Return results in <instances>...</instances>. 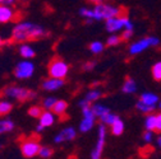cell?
Wrapping results in <instances>:
<instances>
[{
  "instance_id": "cell-1",
  "label": "cell",
  "mask_w": 161,
  "mask_h": 159,
  "mask_svg": "<svg viewBox=\"0 0 161 159\" xmlns=\"http://www.w3.org/2000/svg\"><path fill=\"white\" fill-rule=\"evenodd\" d=\"M47 34V32L37 24L30 22H22L17 24L12 32V41L15 44H22L31 39H38Z\"/></svg>"
},
{
  "instance_id": "cell-2",
  "label": "cell",
  "mask_w": 161,
  "mask_h": 159,
  "mask_svg": "<svg viewBox=\"0 0 161 159\" xmlns=\"http://www.w3.org/2000/svg\"><path fill=\"white\" fill-rule=\"evenodd\" d=\"M3 94L8 98L15 99V101H19V102L31 101V99H35L37 95L36 92H32V90L22 88V87H15V85H9V87L4 88Z\"/></svg>"
},
{
  "instance_id": "cell-3",
  "label": "cell",
  "mask_w": 161,
  "mask_h": 159,
  "mask_svg": "<svg viewBox=\"0 0 161 159\" xmlns=\"http://www.w3.org/2000/svg\"><path fill=\"white\" fill-rule=\"evenodd\" d=\"M93 13H95V21H108V19L114 17L124 15L122 8L113 7L110 4H103V3L95 5Z\"/></svg>"
},
{
  "instance_id": "cell-4",
  "label": "cell",
  "mask_w": 161,
  "mask_h": 159,
  "mask_svg": "<svg viewBox=\"0 0 161 159\" xmlns=\"http://www.w3.org/2000/svg\"><path fill=\"white\" fill-rule=\"evenodd\" d=\"M47 71H49V75L53 76V78L64 79L69 73V65L64 60H62V59L54 57L53 60L49 63Z\"/></svg>"
},
{
  "instance_id": "cell-5",
  "label": "cell",
  "mask_w": 161,
  "mask_h": 159,
  "mask_svg": "<svg viewBox=\"0 0 161 159\" xmlns=\"http://www.w3.org/2000/svg\"><path fill=\"white\" fill-rule=\"evenodd\" d=\"M122 29H133V24L129 21V18L125 15L114 17L106 21V31L110 33H115Z\"/></svg>"
},
{
  "instance_id": "cell-6",
  "label": "cell",
  "mask_w": 161,
  "mask_h": 159,
  "mask_svg": "<svg viewBox=\"0 0 161 159\" xmlns=\"http://www.w3.org/2000/svg\"><path fill=\"white\" fill-rule=\"evenodd\" d=\"M40 149H41V144L36 136H30L21 143V153L25 158H33L38 155Z\"/></svg>"
},
{
  "instance_id": "cell-7",
  "label": "cell",
  "mask_w": 161,
  "mask_h": 159,
  "mask_svg": "<svg viewBox=\"0 0 161 159\" xmlns=\"http://www.w3.org/2000/svg\"><path fill=\"white\" fill-rule=\"evenodd\" d=\"M105 141H106V125L100 124L97 129V141H96V146L91 153V159H101Z\"/></svg>"
},
{
  "instance_id": "cell-8",
  "label": "cell",
  "mask_w": 161,
  "mask_h": 159,
  "mask_svg": "<svg viewBox=\"0 0 161 159\" xmlns=\"http://www.w3.org/2000/svg\"><path fill=\"white\" fill-rule=\"evenodd\" d=\"M158 39L155 38V37H146V38H142L139 39V41L132 44L129 46V54L130 55H138L139 52H142L152 46H157L158 45Z\"/></svg>"
},
{
  "instance_id": "cell-9",
  "label": "cell",
  "mask_w": 161,
  "mask_h": 159,
  "mask_svg": "<svg viewBox=\"0 0 161 159\" xmlns=\"http://www.w3.org/2000/svg\"><path fill=\"white\" fill-rule=\"evenodd\" d=\"M33 73H35V64L28 60L18 63L14 69V76L17 79H30L33 75Z\"/></svg>"
},
{
  "instance_id": "cell-10",
  "label": "cell",
  "mask_w": 161,
  "mask_h": 159,
  "mask_svg": "<svg viewBox=\"0 0 161 159\" xmlns=\"http://www.w3.org/2000/svg\"><path fill=\"white\" fill-rule=\"evenodd\" d=\"M82 113H83V118H82V121H80V124H79V130L82 132H87L95 126L96 116L93 113L92 106L83 107L82 108Z\"/></svg>"
},
{
  "instance_id": "cell-11",
  "label": "cell",
  "mask_w": 161,
  "mask_h": 159,
  "mask_svg": "<svg viewBox=\"0 0 161 159\" xmlns=\"http://www.w3.org/2000/svg\"><path fill=\"white\" fill-rule=\"evenodd\" d=\"M64 84H65L64 79H59V78H53V76H50V78L45 79V80L42 82L41 87H42V89L46 90V92H55V90L60 89L62 87H64Z\"/></svg>"
},
{
  "instance_id": "cell-12",
  "label": "cell",
  "mask_w": 161,
  "mask_h": 159,
  "mask_svg": "<svg viewBox=\"0 0 161 159\" xmlns=\"http://www.w3.org/2000/svg\"><path fill=\"white\" fill-rule=\"evenodd\" d=\"M75 135H77V131L74 127H65L54 137V143L60 144V143H64V141H70L75 137Z\"/></svg>"
},
{
  "instance_id": "cell-13",
  "label": "cell",
  "mask_w": 161,
  "mask_h": 159,
  "mask_svg": "<svg viewBox=\"0 0 161 159\" xmlns=\"http://www.w3.org/2000/svg\"><path fill=\"white\" fill-rule=\"evenodd\" d=\"M15 10L10 5H0V23H9L15 19Z\"/></svg>"
},
{
  "instance_id": "cell-14",
  "label": "cell",
  "mask_w": 161,
  "mask_h": 159,
  "mask_svg": "<svg viewBox=\"0 0 161 159\" xmlns=\"http://www.w3.org/2000/svg\"><path fill=\"white\" fill-rule=\"evenodd\" d=\"M54 122H55V113L53 111H50V110H45L42 112V115L40 116V118H38V124H41L45 129L51 126Z\"/></svg>"
},
{
  "instance_id": "cell-15",
  "label": "cell",
  "mask_w": 161,
  "mask_h": 159,
  "mask_svg": "<svg viewBox=\"0 0 161 159\" xmlns=\"http://www.w3.org/2000/svg\"><path fill=\"white\" fill-rule=\"evenodd\" d=\"M67 110H68V103H67L65 101H63V99H58L51 111H53L56 116H63V115H65Z\"/></svg>"
},
{
  "instance_id": "cell-16",
  "label": "cell",
  "mask_w": 161,
  "mask_h": 159,
  "mask_svg": "<svg viewBox=\"0 0 161 159\" xmlns=\"http://www.w3.org/2000/svg\"><path fill=\"white\" fill-rule=\"evenodd\" d=\"M139 101H142L143 103L146 105H150V106H155L158 103V97L153 93H142L139 97Z\"/></svg>"
},
{
  "instance_id": "cell-17",
  "label": "cell",
  "mask_w": 161,
  "mask_h": 159,
  "mask_svg": "<svg viewBox=\"0 0 161 159\" xmlns=\"http://www.w3.org/2000/svg\"><path fill=\"white\" fill-rule=\"evenodd\" d=\"M101 95H103V92L100 90V89H91L87 94H86V97H85V101L88 103V105H93L98 98H101Z\"/></svg>"
},
{
  "instance_id": "cell-18",
  "label": "cell",
  "mask_w": 161,
  "mask_h": 159,
  "mask_svg": "<svg viewBox=\"0 0 161 159\" xmlns=\"http://www.w3.org/2000/svg\"><path fill=\"white\" fill-rule=\"evenodd\" d=\"M156 126H157V116H155L153 113L147 115L146 121H145V127L148 131H156Z\"/></svg>"
},
{
  "instance_id": "cell-19",
  "label": "cell",
  "mask_w": 161,
  "mask_h": 159,
  "mask_svg": "<svg viewBox=\"0 0 161 159\" xmlns=\"http://www.w3.org/2000/svg\"><path fill=\"white\" fill-rule=\"evenodd\" d=\"M19 54H21V56L23 59H26V60H28V59H32L36 56V52L35 50L28 46V45H21V47H19Z\"/></svg>"
},
{
  "instance_id": "cell-20",
  "label": "cell",
  "mask_w": 161,
  "mask_h": 159,
  "mask_svg": "<svg viewBox=\"0 0 161 159\" xmlns=\"http://www.w3.org/2000/svg\"><path fill=\"white\" fill-rule=\"evenodd\" d=\"M110 131H111L113 135L120 136V135L123 134V131H124V122L120 120V118H118V120L110 126Z\"/></svg>"
},
{
  "instance_id": "cell-21",
  "label": "cell",
  "mask_w": 161,
  "mask_h": 159,
  "mask_svg": "<svg viewBox=\"0 0 161 159\" xmlns=\"http://www.w3.org/2000/svg\"><path fill=\"white\" fill-rule=\"evenodd\" d=\"M137 90V84H136V82L133 80L132 78H127L125 80H124V84H123V92L124 93H127V94H132V93H134Z\"/></svg>"
},
{
  "instance_id": "cell-22",
  "label": "cell",
  "mask_w": 161,
  "mask_h": 159,
  "mask_svg": "<svg viewBox=\"0 0 161 159\" xmlns=\"http://www.w3.org/2000/svg\"><path fill=\"white\" fill-rule=\"evenodd\" d=\"M13 129H14V122L12 120H9V118H3V120H0V135L9 132Z\"/></svg>"
},
{
  "instance_id": "cell-23",
  "label": "cell",
  "mask_w": 161,
  "mask_h": 159,
  "mask_svg": "<svg viewBox=\"0 0 161 159\" xmlns=\"http://www.w3.org/2000/svg\"><path fill=\"white\" fill-rule=\"evenodd\" d=\"M92 110H93L95 116L98 117V118H100V117H103V116H105L106 113L110 112V110H109L106 106L100 105V103H93V105H92Z\"/></svg>"
},
{
  "instance_id": "cell-24",
  "label": "cell",
  "mask_w": 161,
  "mask_h": 159,
  "mask_svg": "<svg viewBox=\"0 0 161 159\" xmlns=\"http://www.w3.org/2000/svg\"><path fill=\"white\" fill-rule=\"evenodd\" d=\"M118 118H119V116H116V115L113 113V112H109V113H106L105 116L100 117V122L104 124V125H106V126H111V125L118 120Z\"/></svg>"
},
{
  "instance_id": "cell-25",
  "label": "cell",
  "mask_w": 161,
  "mask_h": 159,
  "mask_svg": "<svg viewBox=\"0 0 161 159\" xmlns=\"http://www.w3.org/2000/svg\"><path fill=\"white\" fill-rule=\"evenodd\" d=\"M136 108H137L139 112L145 113V115H150V113H152V112H153L155 106L146 105V103H143L142 101H139V99H138V102H137V105H136Z\"/></svg>"
},
{
  "instance_id": "cell-26",
  "label": "cell",
  "mask_w": 161,
  "mask_h": 159,
  "mask_svg": "<svg viewBox=\"0 0 161 159\" xmlns=\"http://www.w3.org/2000/svg\"><path fill=\"white\" fill-rule=\"evenodd\" d=\"M13 110V105L7 101V99H2L0 101V116H5Z\"/></svg>"
},
{
  "instance_id": "cell-27",
  "label": "cell",
  "mask_w": 161,
  "mask_h": 159,
  "mask_svg": "<svg viewBox=\"0 0 161 159\" xmlns=\"http://www.w3.org/2000/svg\"><path fill=\"white\" fill-rule=\"evenodd\" d=\"M152 76L156 82H161V61L156 63L153 66H152Z\"/></svg>"
},
{
  "instance_id": "cell-28",
  "label": "cell",
  "mask_w": 161,
  "mask_h": 159,
  "mask_svg": "<svg viewBox=\"0 0 161 159\" xmlns=\"http://www.w3.org/2000/svg\"><path fill=\"white\" fill-rule=\"evenodd\" d=\"M56 101H58V99H56L55 97H46L44 101H42V108L51 111L53 107H54V105L56 103Z\"/></svg>"
},
{
  "instance_id": "cell-29",
  "label": "cell",
  "mask_w": 161,
  "mask_h": 159,
  "mask_svg": "<svg viewBox=\"0 0 161 159\" xmlns=\"http://www.w3.org/2000/svg\"><path fill=\"white\" fill-rule=\"evenodd\" d=\"M123 41V38H122V36H118V34H111L108 39H106V45L108 46H118L120 42Z\"/></svg>"
},
{
  "instance_id": "cell-30",
  "label": "cell",
  "mask_w": 161,
  "mask_h": 159,
  "mask_svg": "<svg viewBox=\"0 0 161 159\" xmlns=\"http://www.w3.org/2000/svg\"><path fill=\"white\" fill-rule=\"evenodd\" d=\"M90 50L92 54H101L104 51V44L100 41H95V42L90 44Z\"/></svg>"
},
{
  "instance_id": "cell-31",
  "label": "cell",
  "mask_w": 161,
  "mask_h": 159,
  "mask_svg": "<svg viewBox=\"0 0 161 159\" xmlns=\"http://www.w3.org/2000/svg\"><path fill=\"white\" fill-rule=\"evenodd\" d=\"M42 107H40V106H31L28 108V115L31 117H35V118H40V116L42 115Z\"/></svg>"
},
{
  "instance_id": "cell-32",
  "label": "cell",
  "mask_w": 161,
  "mask_h": 159,
  "mask_svg": "<svg viewBox=\"0 0 161 159\" xmlns=\"http://www.w3.org/2000/svg\"><path fill=\"white\" fill-rule=\"evenodd\" d=\"M53 154H54V149L50 148V146H41V149H40V153H38L40 156L45 158V159L50 158Z\"/></svg>"
},
{
  "instance_id": "cell-33",
  "label": "cell",
  "mask_w": 161,
  "mask_h": 159,
  "mask_svg": "<svg viewBox=\"0 0 161 159\" xmlns=\"http://www.w3.org/2000/svg\"><path fill=\"white\" fill-rule=\"evenodd\" d=\"M79 14L82 15L83 18L86 19H95V13H93V9H88V8H82L79 10Z\"/></svg>"
},
{
  "instance_id": "cell-34",
  "label": "cell",
  "mask_w": 161,
  "mask_h": 159,
  "mask_svg": "<svg viewBox=\"0 0 161 159\" xmlns=\"http://www.w3.org/2000/svg\"><path fill=\"white\" fill-rule=\"evenodd\" d=\"M132 36H133V29H124V32L122 34V38H123V41H128Z\"/></svg>"
},
{
  "instance_id": "cell-35",
  "label": "cell",
  "mask_w": 161,
  "mask_h": 159,
  "mask_svg": "<svg viewBox=\"0 0 161 159\" xmlns=\"http://www.w3.org/2000/svg\"><path fill=\"white\" fill-rule=\"evenodd\" d=\"M143 140L146 141V143H151L152 141V131H146L145 134H143Z\"/></svg>"
},
{
  "instance_id": "cell-36",
  "label": "cell",
  "mask_w": 161,
  "mask_h": 159,
  "mask_svg": "<svg viewBox=\"0 0 161 159\" xmlns=\"http://www.w3.org/2000/svg\"><path fill=\"white\" fill-rule=\"evenodd\" d=\"M95 63L93 61H88V63H86L85 65H83V70H86V71H90V70H92L93 68H95Z\"/></svg>"
},
{
  "instance_id": "cell-37",
  "label": "cell",
  "mask_w": 161,
  "mask_h": 159,
  "mask_svg": "<svg viewBox=\"0 0 161 159\" xmlns=\"http://www.w3.org/2000/svg\"><path fill=\"white\" fill-rule=\"evenodd\" d=\"M157 116V126H156V131L161 134V113L156 115Z\"/></svg>"
},
{
  "instance_id": "cell-38",
  "label": "cell",
  "mask_w": 161,
  "mask_h": 159,
  "mask_svg": "<svg viewBox=\"0 0 161 159\" xmlns=\"http://www.w3.org/2000/svg\"><path fill=\"white\" fill-rule=\"evenodd\" d=\"M3 4H5V5H10V7H13V5L15 4V0H4V2H3Z\"/></svg>"
},
{
  "instance_id": "cell-39",
  "label": "cell",
  "mask_w": 161,
  "mask_h": 159,
  "mask_svg": "<svg viewBox=\"0 0 161 159\" xmlns=\"http://www.w3.org/2000/svg\"><path fill=\"white\" fill-rule=\"evenodd\" d=\"M44 129H45V127H44L41 124H38V125H37V127H36V131H37V132H41Z\"/></svg>"
},
{
  "instance_id": "cell-40",
  "label": "cell",
  "mask_w": 161,
  "mask_h": 159,
  "mask_svg": "<svg viewBox=\"0 0 161 159\" xmlns=\"http://www.w3.org/2000/svg\"><path fill=\"white\" fill-rule=\"evenodd\" d=\"M156 143H157V146L161 149V134H160V136L157 137V140H156Z\"/></svg>"
},
{
  "instance_id": "cell-41",
  "label": "cell",
  "mask_w": 161,
  "mask_h": 159,
  "mask_svg": "<svg viewBox=\"0 0 161 159\" xmlns=\"http://www.w3.org/2000/svg\"><path fill=\"white\" fill-rule=\"evenodd\" d=\"M88 2H91V3H93V4H101L103 0H88Z\"/></svg>"
},
{
  "instance_id": "cell-42",
  "label": "cell",
  "mask_w": 161,
  "mask_h": 159,
  "mask_svg": "<svg viewBox=\"0 0 161 159\" xmlns=\"http://www.w3.org/2000/svg\"><path fill=\"white\" fill-rule=\"evenodd\" d=\"M2 45H3V38L0 37V47H2Z\"/></svg>"
},
{
  "instance_id": "cell-43",
  "label": "cell",
  "mask_w": 161,
  "mask_h": 159,
  "mask_svg": "<svg viewBox=\"0 0 161 159\" xmlns=\"http://www.w3.org/2000/svg\"><path fill=\"white\" fill-rule=\"evenodd\" d=\"M3 2H4V0H0V5H2V4H3Z\"/></svg>"
},
{
  "instance_id": "cell-44",
  "label": "cell",
  "mask_w": 161,
  "mask_h": 159,
  "mask_svg": "<svg viewBox=\"0 0 161 159\" xmlns=\"http://www.w3.org/2000/svg\"><path fill=\"white\" fill-rule=\"evenodd\" d=\"M158 107H160V108H161V102H160V103H158Z\"/></svg>"
}]
</instances>
